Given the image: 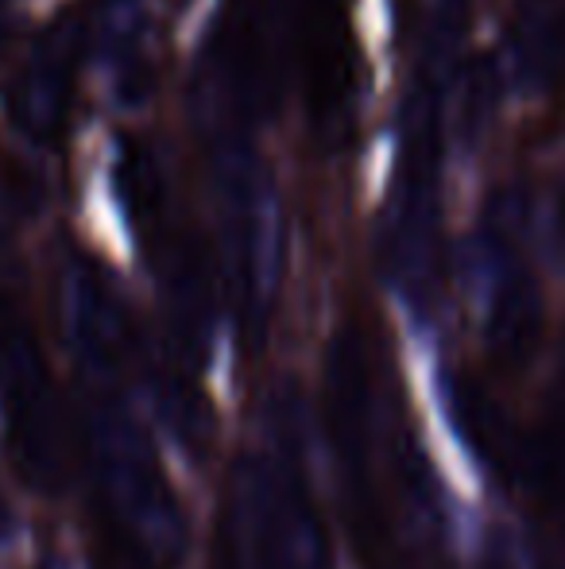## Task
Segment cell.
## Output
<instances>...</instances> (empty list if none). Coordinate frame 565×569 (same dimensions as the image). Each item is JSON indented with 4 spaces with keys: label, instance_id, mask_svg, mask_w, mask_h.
I'll list each match as a JSON object with an SVG mask.
<instances>
[{
    "label": "cell",
    "instance_id": "6da1fadb",
    "mask_svg": "<svg viewBox=\"0 0 565 569\" xmlns=\"http://www.w3.org/2000/svg\"><path fill=\"white\" fill-rule=\"evenodd\" d=\"M325 435L349 535L364 569H430L434 485L392 365L364 326H345L325 360Z\"/></svg>",
    "mask_w": 565,
    "mask_h": 569
},
{
    "label": "cell",
    "instance_id": "7a4b0ae2",
    "mask_svg": "<svg viewBox=\"0 0 565 569\" xmlns=\"http://www.w3.org/2000/svg\"><path fill=\"white\" fill-rule=\"evenodd\" d=\"M241 569H333L299 457L260 453L241 465L233 496Z\"/></svg>",
    "mask_w": 565,
    "mask_h": 569
},
{
    "label": "cell",
    "instance_id": "3957f363",
    "mask_svg": "<svg viewBox=\"0 0 565 569\" xmlns=\"http://www.w3.org/2000/svg\"><path fill=\"white\" fill-rule=\"evenodd\" d=\"M213 194H218L221 248L233 279L236 310L244 326L264 318L275 279V198L264 167L244 140H225L213 159Z\"/></svg>",
    "mask_w": 565,
    "mask_h": 569
},
{
    "label": "cell",
    "instance_id": "277c9868",
    "mask_svg": "<svg viewBox=\"0 0 565 569\" xmlns=\"http://www.w3.org/2000/svg\"><path fill=\"white\" fill-rule=\"evenodd\" d=\"M0 415L28 485L39 492L62 488L70 461L62 403L36 338L16 322L0 326Z\"/></svg>",
    "mask_w": 565,
    "mask_h": 569
},
{
    "label": "cell",
    "instance_id": "5b68a950",
    "mask_svg": "<svg viewBox=\"0 0 565 569\" xmlns=\"http://www.w3.org/2000/svg\"><path fill=\"white\" fill-rule=\"evenodd\" d=\"M291 59L299 62L302 93L317 132L345 136L356 120V28L345 0H302Z\"/></svg>",
    "mask_w": 565,
    "mask_h": 569
},
{
    "label": "cell",
    "instance_id": "8992f818",
    "mask_svg": "<svg viewBox=\"0 0 565 569\" xmlns=\"http://www.w3.org/2000/svg\"><path fill=\"white\" fill-rule=\"evenodd\" d=\"M62 322L85 383H117L129 357V318L93 263H70L62 279Z\"/></svg>",
    "mask_w": 565,
    "mask_h": 569
},
{
    "label": "cell",
    "instance_id": "52a82bcc",
    "mask_svg": "<svg viewBox=\"0 0 565 569\" xmlns=\"http://www.w3.org/2000/svg\"><path fill=\"white\" fill-rule=\"evenodd\" d=\"M78 54H82V28L74 20H62L39 39L23 70L16 74L12 90H8V113L28 140H59L70 113V98H74Z\"/></svg>",
    "mask_w": 565,
    "mask_h": 569
},
{
    "label": "cell",
    "instance_id": "ba28073f",
    "mask_svg": "<svg viewBox=\"0 0 565 569\" xmlns=\"http://www.w3.org/2000/svg\"><path fill=\"white\" fill-rule=\"evenodd\" d=\"M512 62L538 90H565V4H538L512 31Z\"/></svg>",
    "mask_w": 565,
    "mask_h": 569
},
{
    "label": "cell",
    "instance_id": "9c48e42d",
    "mask_svg": "<svg viewBox=\"0 0 565 569\" xmlns=\"http://www.w3.org/2000/svg\"><path fill=\"white\" fill-rule=\"evenodd\" d=\"M527 469L538 480L535 488H543L546 496H565V365L554 383L551 407H546V419L535 435V446L527 453Z\"/></svg>",
    "mask_w": 565,
    "mask_h": 569
},
{
    "label": "cell",
    "instance_id": "30bf717a",
    "mask_svg": "<svg viewBox=\"0 0 565 569\" xmlns=\"http://www.w3.org/2000/svg\"><path fill=\"white\" fill-rule=\"evenodd\" d=\"M20 299V263H16L12 248L0 237V315L12 310V302Z\"/></svg>",
    "mask_w": 565,
    "mask_h": 569
}]
</instances>
